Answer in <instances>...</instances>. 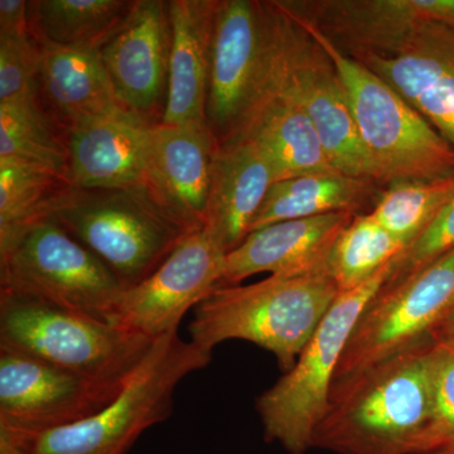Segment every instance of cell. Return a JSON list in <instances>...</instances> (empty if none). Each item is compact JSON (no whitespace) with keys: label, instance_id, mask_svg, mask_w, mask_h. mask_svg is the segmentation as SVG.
<instances>
[{"label":"cell","instance_id":"cell-11","mask_svg":"<svg viewBox=\"0 0 454 454\" xmlns=\"http://www.w3.org/2000/svg\"><path fill=\"white\" fill-rule=\"evenodd\" d=\"M269 55V2L219 0L206 103V122L219 145L238 133L264 88Z\"/></svg>","mask_w":454,"mask_h":454},{"label":"cell","instance_id":"cell-7","mask_svg":"<svg viewBox=\"0 0 454 454\" xmlns=\"http://www.w3.org/2000/svg\"><path fill=\"white\" fill-rule=\"evenodd\" d=\"M396 259L357 288L340 292L293 369L258 397L256 411L269 443L288 454L312 448L349 337L367 303L389 280Z\"/></svg>","mask_w":454,"mask_h":454},{"label":"cell","instance_id":"cell-1","mask_svg":"<svg viewBox=\"0 0 454 454\" xmlns=\"http://www.w3.org/2000/svg\"><path fill=\"white\" fill-rule=\"evenodd\" d=\"M434 340H422L336 384L312 448L336 454H411L433 405Z\"/></svg>","mask_w":454,"mask_h":454},{"label":"cell","instance_id":"cell-14","mask_svg":"<svg viewBox=\"0 0 454 454\" xmlns=\"http://www.w3.org/2000/svg\"><path fill=\"white\" fill-rule=\"evenodd\" d=\"M348 56L393 86L454 148V26L426 20Z\"/></svg>","mask_w":454,"mask_h":454},{"label":"cell","instance_id":"cell-28","mask_svg":"<svg viewBox=\"0 0 454 454\" xmlns=\"http://www.w3.org/2000/svg\"><path fill=\"white\" fill-rule=\"evenodd\" d=\"M454 199V176L382 188L370 214L408 247Z\"/></svg>","mask_w":454,"mask_h":454},{"label":"cell","instance_id":"cell-10","mask_svg":"<svg viewBox=\"0 0 454 454\" xmlns=\"http://www.w3.org/2000/svg\"><path fill=\"white\" fill-rule=\"evenodd\" d=\"M454 306V247L422 270L387 282L367 303L333 384L432 339Z\"/></svg>","mask_w":454,"mask_h":454},{"label":"cell","instance_id":"cell-27","mask_svg":"<svg viewBox=\"0 0 454 454\" xmlns=\"http://www.w3.org/2000/svg\"><path fill=\"white\" fill-rule=\"evenodd\" d=\"M70 182L31 164L0 160V241L49 217Z\"/></svg>","mask_w":454,"mask_h":454},{"label":"cell","instance_id":"cell-16","mask_svg":"<svg viewBox=\"0 0 454 454\" xmlns=\"http://www.w3.org/2000/svg\"><path fill=\"white\" fill-rule=\"evenodd\" d=\"M219 146L207 122L149 129V187L190 232L205 229Z\"/></svg>","mask_w":454,"mask_h":454},{"label":"cell","instance_id":"cell-19","mask_svg":"<svg viewBox=\"0 0 454 454\" xmlns=\"http://www.w3.org/2000/svg\"><path fill=\"white\" fill-rule=\"evenodd\" d=\"M274 182L273 167L253 140L234 138L220 145L203 230L223 253L232 252L250 234Z\"/></svg>","mask_w":454,"mask_h":454},{"label":"cell","instance_id":"cell-32","mask_svg":"<svg viewBox=\"0 0 454 454\" xmlns=\"http://www.w3.org/2000/svg\"><path fill=\"white\" fill-rule=\"evenodd\" d=\"M29 31V2L0 0V33Z\"/></svg>","mask_w":454,"mask_h":454},{"label":"cell","instance_id":"cell-33","mask_svg":"<svg viewBox=\"0 0 454 454\" xmlns=\"http://www.w3.org/2000/svg\"><path fill=\"white\" fill-rule=\"evenodd\" d=\"M432 339L454 348V306L432 334Z\"/></svg>","mask_w":454,"mask_h":454},{"label":"cell","instance_id":"cell-8","mask_svg":"<svg viewBox=\"0 0 454 454\" xmlns=\"http://www.w3.org/2000/svg\"><path fill=\"white\" fill-rule=\"evenodd\" d=\"M154 340L110 322L0 293V348L95 380H130Z\"/></svg>","mask_w":454,"mask_h":454},{"label":"cell","instance_id":"cell-4","mask_svg":"<svg viewBox=\"0 0 454 454\" xmlns=\"http://www.w3.org/2000/svg\"><path fill=\"white\" fill-rule=\"evenodd\" d=\"M280 5L333 59L381 187L454 176L453 146L408 100L365 65L346 55L309 20Z\"/></svg>","mask_w":454,"mask_h":454},{"label":"cell","instance_id":"cell-30","mask_svg":"<svg viewBox=\"0 0 454 454\" xmlns=\"http://www.w3.org/2000/svg\"><path fill=\"white\" fill-rule=\"evenodd\" d=\"M453 442L454 348L434 340L432 413L426 429L415 444L413 453L446 446Z\"/></svg>","mask_w":454,"mask_h":454},{"label":"cell","instance_id":"cell-5","mask_svg":"<svg viewBox=\"0 0 454 454\" xmlns=\"http://www.w3.org/2000/svg\"><path fill=\"white\" fill-rule=\"evenodd\" d=\"M49 217L112 269L125 289L160 267L188 231L148 187L76 188L57 197Z\"/></svg>","mask_w":454,"mask_h":454},{"label":"cell","instance_id":"cell-3","mask_svg":"<svg viewBox=\"0 0 454 454\" xmlns=\"http://www.w3.org/2000/svg\"><path fill=\"white\" fill-rule=\"evenodd\" d=\"M339 294L330 273L219 286L193 309L190 340L208 354L225 340H247L271 352L286 373Z\"/></svg>","mask_w":454,"mask_h":454},{"label":"cell","instance_id":"cell-26","mask_svg":"<svg viewBox=\"0 0 454 454\" xmlns=\"http://www.w3.org/2000/svg\"><path fill=\"white\" fill-rule=\"evenodd\" d=\"M405 247L370 212L358 214L337 238L328 273L340 292L351 291L376 276Z\"/></svg>","mask_w":454,"mask_h":454},{"label":"cell","instance_id":"cell-25","mask_svg":"<svg viewBox=\"0 0 454 454\" xmlns=\"http://www.w3.org/2000/svg\"><path fill=\"white\" fill-rule=\"evenodd\" d=\"M0 160L31 164L68 181L67 143L57 136L40 98L0 104Z\"/></svg>","mask_w":454,"mask_h":454},{"label":"cell","instance_id":"cell-31","mask_svg":"<svg viewBox=\"0 0 454 454\" xmlns=\"http://www.w3.org/2000/svg\"><path fill=\"white\" fill-rule=\"evenodd\" d=\"M454 247V199L444 206L435 219L397 256L395 268L387 282H399L422 270Z\"/></svg>","mask_w":454,"mask_h":454},{"label":"cell","instance_id":"cell-23","mask_svg":"<svg viewBox=\"0 0 454 454\" xmlns=\"http://www.w3.org/2000/svg\"><path fill=\"white\" fill-rule=\"evenodd\" d=\"M381 191L380 184L372 179L351 177L340 172L309 173L282 179L269 188L250 232L283 221L333 212L365 214L364 208L369 205L373 207Z\"/></svg>","mask_w":454,"mask_h":454},{"label":"cell","instance_id":"cell-15","mask_svg":"<svg viewBox=\"0 0 454 454\" xmlns=\"http://www.w3.org/2000/svg\"><path fill=\"white\" fill-rule=\"evenodd\" d=\"M172 27L168 4L137 0L128 16L100 49L119 103L145 121L166 106Z\"/></svg>","mask_w":454,"mask_h":454},{"label":"cell","instance_id":"cell-2","mask_svg":"<svg viewBox=\"0 0 454 454\" xmlns=\"http://www.w3.org/2000/svg\"><path fill=\"white\" fill-rule=\"evenodd\" d=\"M212 354L179 336L154 340L118 399L82 422L47 430L0 427V454H128L143 433L172 415L175 391Z\"/></svg>","mask_w":454,"mask_h":454},{"label":"cell","instance_id":"cell-13","mask_svg":"<svg viewBox=\"0 0 454 454\" xmlns=\"http://www.w3.org/2000/svg\"><path fill=\"white\" fill-rule=\"evenodd\" d=\"M226 254L205 230L184 239L151 276L122 292L113 324L157 340L219 288Z\"/></svg>","mask_w":454,"mask_h":454},{"label":"cell","instance_id":"cell-18","mask_svg":"<svg viewBox=\"0 0 454 454\" xmlns=\"http://www.w3.org/2000/svg\"><path fill=\"white\" fill-rule=\"evenodd\" d=\"M151 122L122 109L67 130L68 182L76 188L149 187ZM152 191V190H151Z\"/></svg>","mask_w":454,"mask_h":454},{"label":"cell","instance_id":"cell-29","mask_svg":"<svg viewBox=\"0 0 454 454\" xmlns=\"http://www.w3.org/2000/svg\"><path fill=\"white\" fill-rule=\"evenodd\" d=\"M41 46L31 31L0 33V104L38 98Z\"/></svg>","mask_w":454,"mask_h":454},{"label":"cell","instance_id":"cell-21","mask_svg":"<svg viewBox=\"0 0 454 454\" xmlns=\"http://www.w3.org/2000/svg\"><path fill=\"white\" fill-rule=\"evenodd\" d=\"M234 138L253 140L264 152L276 182L309 173L340 172L331 163L309 115L269 73L262 94Z\"/></svg>","mask_w":454,"mask_h":454},{"label":"cell","instance_id":"cell-22","mask_svg":"<svg viewBox=\"0 0 454 454\" xmlns=\"http://www.w3.org/2000/svg\"><path fill=\"white\" fill-rule=\"evenodd\" d=\"M40 46L38 95L67 130L124 107L114 91L100 50Z\"/></svg>","mask_w":454,"mask_h":454},{"label":"cell","instance_id":"cell-12","mask_svg":"<svg viewBox=\"0 0 454 454\" xmlns=\"http://www.w3.org/2000/svg\"><path fill=\"white\" fill-rule=\"evenodd\" d=\"M128 382L95 380L0 348V427L47 430L82 422L113 404Z\"/></svg>","mask_w":454,"mask_h":454},{"label":"cell","instance_id":"cell-17","mask_svg":"<svg viewBox=\"0 0 454 454\" xmlns=\"http://www.w3.org/2000/svg\"><path fill=\"white\" fill-rule=\"evenodd\" d=\"M358 214L342 211L273 223L250 232L225 256L220 286H239L256 274L301 277L328 273V259L340 232Z\"/></svg>","mask_w":454,"mask_h":454},{"label":"cell","instance_id":"cell-24","mask_svg":"<svg viewBox=\"0 0 454 454\" xmlns=\"http://www.w3.org/2000/svg\"><path fill=\"white\" fill-rule=\"evenodd\" d=\"M131 4L124 0L29 2V28L40 44L100 50L121 27Z\"/></svg>","mask_w":454,"mask_h":454},{"label":"cell","instance_id":"cell-6","mask_svg":"<svg viewBox=\"0 0 454 454\" xmlns=\"http://www.w3.org/2000/svg\"><path fill=\"white\" fill-rule=\"evenodd\" d=\"M124 291L112 269L51 217L0 241V293L113 324Z\"/></svg>","mask_w":454,"mask_h":454},{"label":"cell","instance_id":"cell-20","mask_svg":"<svg viewBox=\"0 0 454 454\" xmlns=\"http://www.w3.org/2000/svg\"><path fill=\"white\" fill-rule=\"evenodd\" d=\"M172 44L163 124L206 122L212 40L219 0H169Z\"/></svg>","mask_w":454,"mask_h":454},{"label":"cell","instance_id":"cell-9","mask_svg":"<svg viewBox=\"0 0 454 454\" xmlns=\"http://www.w3.org/2000/svg\"><path fill=\"white\" fill-rule=\"evenodd\" d=\"M269 3L271 80L309 115L334 168L378 182L333 59L279 0Z\"/></svg>","mask_w":454,"mask_h":454},{"label":"cell","instance_id":"cell-34","mask_svg":"<svg viewBox=\"0 0 454 454\" xmlns=\"http://www.w3.org/2000/svg\"><path fill=\"white\" fill-rule=\"evenodd\" d=\"M413 454H454V442L453 443L446 444V446L433 448V450Z\"/></svg>","mask_w":454,"mask_h":454}]
</instances>
